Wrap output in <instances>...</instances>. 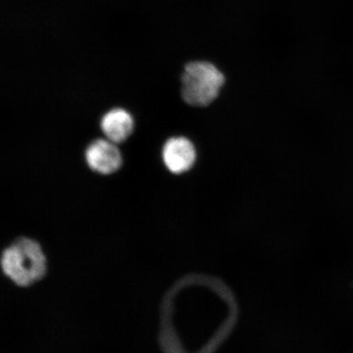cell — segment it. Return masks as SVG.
Returning <instances> with one entry per match:
<instances>
[{"instance_id": "1", "label": "cell", "mask_w": 353, "mask_h": 353, "mask_svg": "<svg viewBox=\"0 0 353 353\" xmlns=\"http://www.w3.org/2000/svg\"><path fill=\"white\" fill-rule=\"evenodd\" d=\"M1 267L3 274L13 284L29 287L46 276V255L37 241L19 238L3 251Z\"/></svg>"}, {"instance_id": "2", "label": "cell", "mask_w": 353, "mask_h": 353, "mask_svg": "<svg viewBox=\"0 0 353 353\" xmlns=\"http://www.w3.org/2000/svg\"><path fill=\"white\" fill-rule=\"evenodd\" d=\"M181 81L185 103L193 107L204 108L218 98L225 77L210 61H194L185 65Z\"/></svg>"}, {"instance_id": "3", "label": "cell", "mask_w": 353, "mask_h": 353, "mask_svg": "<svg viewBox=\"0 0 353 353\" xmlns=\"http://www.w3.org/2000/svg\"><path fill=\"white\" fill-rule=\"evenodd\" d=\"M117 143L108 139H97L86 149L88 167L96 173L109 175L120 169L122 156Z\"/></svg>"}, {"instance_id": "4", "label": "cell", "mask_w": 353, "mask_h": 353, "mask_svg": "<svg viewBox=\"0 0 353 353\" xmlns=\"http://www.w3.org/2000/svg\"><path fill=\"white\" fill-rule=\"evenodd\" d=\"M162 158L168 170L172 174H181L191 169L196 159V148L184 137H174L164 145Z\"/></svg>"}, {"instance_id": "5", "label": "cell", "mask_w": 353, "mask_h": 353, "mask_svg": "<svg viewBox=\"0 0 353 353\" xmlns=\"http://www.w3.org/2000/svg\"><path fill=\"white\" fill-rule=\"evenodd\" d=\"M134 127V118L129 112L122 108L109 110L101 121V130L105 138L117 144L129 139Z\"/></svg>"}]
</instances>
